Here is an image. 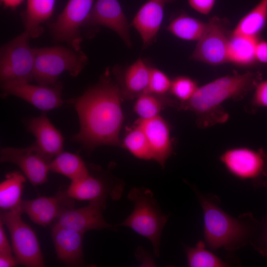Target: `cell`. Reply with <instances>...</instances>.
<instances>
[{
    "mask_svg": "<svg viewBox=\"0 0 267 267\" xmlns=\"http://www.w3.org/2000/svg\"><path fill=\"white\" fill-rule=\"evenodd\" d=\"M120 88L106 71L99 82L74 101L80 131L72 141L92 151L102 145H122L120 133L124 120Z\"/></svg>",
    "mask_w": 267,
    "mask_h": 267,
    "instance_id": "obj_1",
    "label": "cell"
},
{
    "mask_svg": "<svg viewBox=\"0 0 267 267\" xmlns=\"http://www.w3.org/2000/svg\"><path fill=\"white\" fill-rule=\"evenodd\" d=\"M258 81L252 72L233 74L222 76L199 86L192 98L187 102L178 103L177 107L195 113L200 119L209 118L216 122L225 120L221 106L227 100L241 98L253 89ZM214 122H215L213 118Z\"/></svg>",
    "mask_w": 267,
    "mask_h": 267,
    "instance_id": "obj_2",
    "label": "cell"
},
{
    "mask_svg": "<svg viewBox=\"0 0 267 267\" xmlns=\"http://www.w3.org/2000/svg\"><path fill=\"white\" fill-rule=\"evenodd\" d=\"M128 199L134 204L131 214L118 225L128 227L151 242L154 254H160L162 231L169 216L161 210L152 191L144 187H134Z\"/></svg>",
    "mask_w": 267,
    "mask_h": 267,
    "instance_id": "obj_3",
    "label": "cell"
},
{
    "mask_svg": "<svg viewBox=\"0 0 267 267\" xmlns=\"http://www.w3.org/2000/svg\"><path fill=\"white\" fill-rule=\"evenodd\" d=\"M204 218L207 245L214 250L223 248L233 250L244 245L250 229L244 223L228 215L214 203L199 195Z\"/></svg>",
    "mask_w": 267,
    "mask_h": 267,
    "instance_id": "obj_4",
    "label": "cell"
},
{
    "mask_svg": "<svg viewBox=\"0 0 267 267\" xmlns=\"http://www.w3.org/2000/svg\"><path fill=\"white\" fill-rule=\"evenodd\" d=\"M34 79L38 84L52 86L62 73L77 76L84 69L88 57L81 50L70 47L54 46L35 48Z\"/></svg>",
    "mask_w": 267,
    "mask_h": 267,
    "instance_id": "obj_5",
    "label": "cell"
},
{
    "mask_svg": "<svg viewBox=\"0 0 267 267\" xmlns=\"http://www.w3.org/2000/svg\"><path fill=\"white\" fill-rule=\"evenodd\" d=\"M20 205L2 211L0 220L10 235L11 247L18 264L28 267L45 265L40 243L34 230L22 218Z\"/></svg>",
    "mask_w": 267,
    "mask_h": 267,
    "instance_id": "obj_6",
    "label": "cell"
},
{
    "mask_svg": "<svg viewBox=\"0 0 267 267\" xmlns=\"http://www.w3.org/2000/svg\"><path fill=\"white\" fill-rule=\"evenodd\" d=\"M30 39L24 31L1 47V83L15 81L31 83L34 80L35 48L30 46Z\"/></svg>",
    "mask_w": 267,
    "mask_h": 267,
    "instance_id": "obj_7",
    "label": "cell"
},
{
    "mask_svg": "<svg viewBox=\"0 0 267 267\" xmlns=\"http://www.w3.org/2000/svg\"><path fill=\"white\" fill-rule=\"evenodd\" d=\"M95 0H69L51 25L54 40L64 42L75 49H81L80 28L89 14Z\"/></svg>",
    "mask_w": 267,
    "mask_h": 267,
    "instance_id": "obj_8",
    "label": "cell"
},
{
    "mask_svg": "<svg viewBox=\"0 0 267 267\" xmlns=\"http://www.w3.org/2000/svg\"><path fill=\"white\" fill-rule=\"evenodd\" d=\"M220 160L230 174L240 179H257L267 172V155L261 149L229 148L221 154Z\"/></svg>",
    "mask_w": 267,
    "mask_h": 267,
    "instance_id": "obj_9",
    "label": "cell"
},
{
    "mask_svg": "<svg viewBox=\"0 0 267 267\" xmlns=\"http://www.w3.org/2000/svg\"><path fill=\"white\" fill-rule=\"evenodd\" d=\"M0 160L2 163L17 165L34 186L41 185L47 180L51 160L35 143L25 148L3 147L0 149Z\"/></svg>",
    "mask_w": 267,
    "mask_h": 267,
    "instance_id": "obj_10",
    "label": "cell"
},
{
    "mask_svg": "<svg viewBox=\"0 0 267 267\" xmlns=\"http://www.w3.org/2000/svg\"><path fill=\"white\" fill-rule=\"evenodd\" d=\"M1 89L3 97L15 96L43 112L58 108L64 102L62 97V86L57 83L52 86H44L27 82H9L1 83Z\"/></svg>",
    "mask_w": 267,
    "mask_h": 267,
    "instance_id": "obj_11",
    "label": "cell"
},
{
    "mask_svg": "<svg viewBox=\"0 0 267 267\" xmlns=\"http://www.w3.org/2000/svg\"><path fill=\"white\" fill-rule=\"evenodd\" d=\"M206 30L197 41L191 58L211 65L227 62L229 35L224 23L218 19L209 21Z\"/></svg>",
    "mask_w": 267,
    "mask_h": 267,
    "instance_id": "obj_12",
    "label": "cell"
},
{
    "mask_svg": "<svg viewBox=\"0 0 267 267\" xmlns=\"http://www.w3.org/2000/svg\"><path fill=\"white\" fill-rule=\"evenodd\" d=\"M106 203L90 201L85 207L68 209L59 216L54 224L84 234L91 230H115V226L108 223L103 217Z\"/></svg>",
    "mask_w": 267,
    "mask_h": 267,
    "instance_id": "obj_13",
    "label": "cell"
},
{
    "mask_svg": "<svg viewBox=\"0 0 267 267\" xmlns=\"http://www.w3.org/2000/svg\"><path fill=\"white\" fill-rule=\"evenodd\" d=\"M84 25L106 27L117 34L127 46H132L129 24L118 0H95Z\"/></svg>",
    "mask_w": 267,
    "mask_h": 267,
    "instance_id": "obj_14",
    "label": "cell"
},
{
    "mask_svg": "<svg viewBox=\"0 0 267 267\" xmlns=\"http://www.w3.org/2000/svg\"><path fill=\"white\" fill-rule=\"evenodd\" d=\"M74 199L67 194L66 189L59 190L52 196H41L31 200L22 201L20 206L34 223L46 226L55 222L66 210L73 208Z\"/></svg>",
    "mask_w": 267,
    "mask_h": 267,
    "instance_id": "obj_15",
    "label": "cell"
},
{
    "mask_svg": "<svg viewBox=\"0 0 267 267\" xmlns=\"http://www.w3.org/2000/svg\"><path fill=\"white\" fill-rule=\"evenodd\" d=\"M124 188L121 181L110 182L89 174L80 180L71 181L66 190L68 195L74 200L106 203L108 198L120 199Z\"/></svg>",
    "mask_w": 267,
    "mask_h": 267,
    "instance_id": "obj_16",
    "label": "cell"
},
{
    "mask_svg": "<svg viewBox=\"0 0 267 267\" xmlns=\"http://www.w3.org/2000/svg\"><path fill=\"white\" fill-rule=\"evenodd\" d=\"M143 132L149 143L152 160L162 167L173 153V144L168 123L160 115L135 122Z\"/></svg>",
    "mask_w": 267,
    "mask_h": 267,
    "instance_id": "obj_17",
    "label": "cell"
},
{
    "mask_svg": "<svg viewBox=\"0 0 267 267\" xmlns=\"http://www.w3.org/2000/svg\"><path fill=\"white\" fill-rule=\"evenodd\" d=\"M175 0H149L134 15L132 25L139 35L143 47L151 45L156 39L164 14L165 6Z\"/></svg>",
    "mask_w": 267,
    "mask_h": 267,
    "instance_id": "obj_18",
    "label": "cell"
},
{
    "mask_svg": "<svg viewBox=\"0 0 267 267\" xmlns=\"http://www.w3.org/2000/svg\"><path fill=\"white\" fill-rule=\"evenodd\" d=\"M51 237L57 259L71 267L85 265L83 239L84 233L53 224Z\"/></svg>",
    "mask_w": 267,
    "mask_h": 267,
    "instance_id": "obj_19",
    "label": "cell"
},
{
    "mask_svg": "<svg viewBox=\"0 0 267 267\" xmlns=\"http://www.w3.org/2000/svg\"><path fill=\"white\" fill-rule=\"evenodd\" d=\"M26 127L36 137L34 143L37 147L48 158L52 160L63 151V136L48 119L45 112L29 119Z\"/></svg>",
    "mask_w": 267,
    "mask_h": 267,
    "instance_id": "obj_20",
    "label": "cell"
},
{
    "mask_svg": "<svg viewBox=\"0 0 267 267\" xmlns=\"http://www.w3.org/2000/svg\"><path fill=\"white\" fill-rule=\"evenodd\" d=\"M150 67L142 59L138 58L121 74L114 70L123 98L132 100L147 92Z\"/></svg>",
    "mask_w": 267,
    "mask_h": 267,
    "instance_id": "obj_21",
    "label": "cell"
},
{
    "mask_svg": "<svg viewBox=\"0 0 267 267\" xmlns=\"http://www.w3.org/2000/svg\"><path fill=\"white\" fill-rule=\"evenodd\" d=\"M55 4V0H27L25 31L31 38H37L43 33L42 25L52 15Z\"/></svg>",
    "mask_w": 267,
    "mask_h": 267,
    "instance_id": "obj_22",
    "label": "cell"
},
{
    "mask_svg": "<svg viewBox=\"0 0 267 267\" xmlns=\"http://www.w3.org/2000/svg\"><path fill=\"white\" fill-rule=\"evenodd\" d=\"M257 37L232 33L227 50V62L237 65L249 66L256 61Z\"/></svg>",
    "mask_w": 267,
    "mask_h": 267,
    "instance_id": "obj_23",
    "label": "cell"
},
{
    "mask_svg": "<svg viewBox=\"0 0 267 267\" xmlns=\"http://www.w3.org/2000/svg\"><path fill=\"white\" fill-rule=\"evenodd\" d=\"M49 170L66 177L71 181L80 180L89 174L85 162L78 154L63 151L50 161Z\"/></svg>",
    "mask_w": 267,
    "mask_h": 267,
    "instance_id": "obj_24",
    "label": "cell"
},
{
    "mask_svg": "<svg viewBox=\"0 0 267 267\" xmlns=\"http://www.w3.org/2000/svg\"><path fill=\"white\" fill-rule=\"evenodd\" d=\"M27 179L19 171L7 174L0 183V207L2 211L18 207L22 202V191Z\"/></svg>",
    "mask_w": 267,
    "mask_h": 267,
    "instance_id": "obj_25",
    "label": "cell"
},
{
    "mask_svg": "<svg viewBox=\"0 0 267 267\" xmlns=\"http://www.w3.org/2000/svg\"><path fill=\"white\" fill-rule=\"evenodd\" d=\"M208 24V22L183 14L173 19L168 25L166 29L181 40L197 42L204 34Z\"/></svg>",
    "mask_w": 267,
    "mask_h": 267,
    "instance_id": "obj_26",
    "label": "cell"
},
{
    "mask_svg": "<svg viewBox=\"0 0 267 267\" xmlns=\"http://www.w3.org/2000/svg\"><path fill=\"white\" fill-rule=\"evenodd\" d=\"M267 23V0H260L240 20L232 33L258 38Z\"/></svg>",
    "mask_w": 267,
    "mask_h": 267,
    "instance_id": "obj_27",
    "label": "cell"
},
{
    "mask_svg": "<svg viewBox=\"0 0 267 267\" xmlns=\"http://www.w3.org/2000/svg\"><path fill=\"white\" fill-rule=\"evenodd\" d=\"M177 104L166 95L147 92L136 98L134 109L139 119H147L160 115V112L167 107L177 106Z\"/></svg>",
    "mask_w": 267,
    "mask_h": 267,
    "instance_id": "obj_28",
    "label": "cell"
},
{
    "mask_svg": "<svg viewBox=\"0 0 267 267\" xmlns=\"http://www.w3.org/2000/svg\"><path fill=\"white\" fill-rule=\"evenodd\" d=\"M185 252L189 267H224L227 264L207 250L204 242L199 241L194 247L186 246Z\"/></svg>",
    "mask_w": 267,
    "mask_h": 267,
    "instance_id": "obj_29",
    "label": "cell"
},
{
    "mask_svg": "<svg viewBox=\"0 0 267 267\" xmlns=\"http://www.w3.org/2000/svg\"><path fill=\"white\" fill-rule=\"evenodd\" d=\"M122 145L138 159L152 160L151 149L146 136L136 124L126 134Z\"/></svg>",
    "mask_w": 267,
    "mask_h": 267,
    "instance_id": "obj_30",
    "label": "cell"
},
{
    "mask_svg": "<svg viewBox=\"0 0 267 267\" xmlns=\"http://www.w3.org/2000/svg\"><path fill=\"white\" fill-rule=\"evenodd\" d=\"M199 87L192 78L180 76L172 80L169 92L180 103H183L192 98Z\"/></svg>",
    "mask_w": 267,
    "mask_h": 267,
    "instance_id": "obj_31",
    "label": "cell"
},
{
    "mask_svg": "<svg viewBox=\"0 0 267 267\" xmlns=\"http://www.w3.org/2000/svg\"><path fill=\"white\" fill-rule=\"evenodd\" d=\"M171 83L172 80L164 72L157 68L150 67L147 92L166 95L170 91Z\"/></svg>",
    "mask_w": 267,
    "mask_h": 267,
    "instance_id": "obj_32",
    "label": "cell"
},
{
    "mask_svg": "<svg viewBox=\"0 0 267 267\" xmlns=\"http://www.w3.org/2000/svg\"><path fill=\"white\" fill-rule=\"evenodd\" d=\"M251 102L253 106L257 108H267V79L256 83Z\"/></svg>",
    "mask_w": 267,
    "mask_h": 267,
    "instance_id": "obj_33",
    "label": "cell"
},
{
    "mask_svg": "<svg viewBox=\"0 0 267 267\" xmlns=\"http://www.w3.org/2000/svg\"><path fill=\"white\" fill-rule=\"evenodd\" d=\"M216 0H187L190 7L198 13L207 15L212 10Z\"/></svg>",
    "mask_w": 267,
    "mask_h": 267,
    "instance_id": "obj_34",
    "label": "cell"
},
{
    "mask_svg": "<svg viewBox=\"0 0 267 267\" xmlns=\"http://www.w3.org/2000/svg\"><path fill=\"white\" fill-rule=\"evenodd\" d=\"M4 225L0 220V254H12V248L5 233Z\"/></svg>",
    "mask_w": 267,
    "mask_h": 267,
    "instance_id": "obj_35",
    "label": "cell"
},
{
    "mask_svg": "<svg viewBox=\"0 0 267 267\" xmlns=\"http://www.w3.org/2000/svg\"><path fill=\"white\" fill-rule=\"evenodd\" d=\"M256 61L267 64V41L258 40L255 50Z\"/></svg>",
    "mask_w": 267,
    "mask_h": 267,
    "instance_id": "obj_36",
    "label": "cell"
},
{
    "mask_svg": "<svg viewBox=\"0 0 267 267\" xmlns=\"http://www.w3.org/2000/svg\"><path fill=\"white\" fill-rule=\"evenodd\" d=\"M18 265L16 259L12 254H0V267H13Z\"/></svg>",
    "mask_w": 267,
    "mask_h": 267,
    "instance_id": "obj_37",
    "label": "cell"
},
{
    "mask_svg": "<svg viewBox=\"0 0 267 267\" xmlns=\"http://www.w3.org/2000/svg\"><path fill=\"white\" fill-rule=\"evenodd\" d=\"M4 8L14 10L19 6L24 0H0Z\"/></svg>",
    "mask_w": 267,
    "mask_h": 267,
    "instance_id": "obj_38",
    "label": "cell"
},
{
    "mask_svg": "<svg viewBox=\"0 0 267 267\" xmlns=\"http://www.w3.org/2000/svg\"><path fill=\"white\" fill-rule=\"evenodd\" d=\"M264 238L265 243L266 245L267 246V229L265 232Z\"/></svg>",
    "mask_w": 267,
    "mask_h": 267,
    "instance_id": "obj_39",
    "label": "cell"
}]
</instances>
